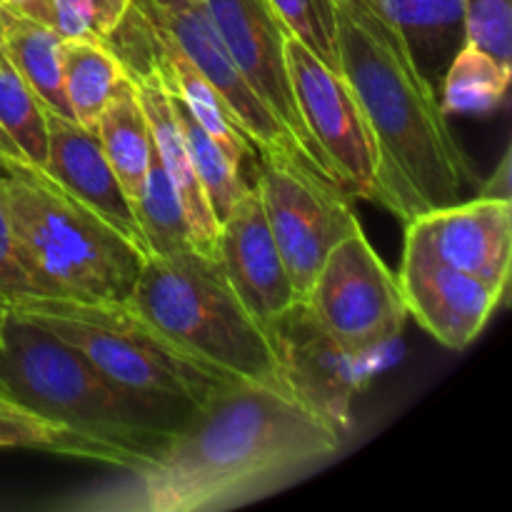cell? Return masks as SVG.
Wrapping results in <instances>:
<instances>
[{
    "mask_svg": "<svg viewBox=\"0 0 512 512\" xmlns=\"http://www.w3.org/2000/svg\"><path fill=\"white\" fill-rule=\"evenodd\" d=\"M340 443L343 438L285 388L240 380L205 403L155 463L133 473V483L95 505L148 512L213 508L330 458Z\"/></svg>",
    "mask_w": 512,
    "mask_h": 512,
    "instance_id": "1",
    "label": "cell"
},
{
    "mask_svg": "<svg viewBox=\"0 0 512 512\" xmlns=\"http://www.w3.org/2000/svg\"><path fill=\"white\" fill-rule=\"evenodd\" d=\"M338 58L378 143L380 205L388 213L410 223L428 210L458 203L478 185L438 93L408 60L340 8Z\"/></svg>",
    "mask_w": 512,
    "mask_h": 512,
    "instance_id": "2",
    "label": "cell"
},
{
    "mask_svg": "<svg viewBox=\"0 0 512 512\" xmlns=\"http://www.w3.org/2000/svg\"><path fill=\"white\" fill-rule=\"evenodd\" d=\"M0 393L55 423L130 450L148 465L200 413V405L150 400L120 388L73 345L8 308L0 325Z\"/></svg>",
    "mask_w": 512,
    "mask_h": 512,
    "instance_id": "3",
    "label": "cell"
},
{
    "mask_svg": "<svg viewBox=\"0 0 512 512\" xmlns=\"http://www.w3.org/2000/svg\"><path fill=\"white\" fill-rule=\"evenodd\" d=\"M0 200L33 295L130 298L148 255L43 168L0 160Z\"/></svg>",
    "mask_w": 512,
    "mask_h": 512,
    "instance_id": "4",
    "label": "cell"
},
{
    "mask_svg": "<svg viewBox=\"0 0 512 512\" xmlns=\"http://www.w3.org/2000/svg\"><path fill=\"white\" fill-rule=\"evenodd\" d=\"M128 305L210 368L245 383L283 388L268 333L210 255H148Z\"/></svg>",
    "mask_w": 512,
    "mask_h": 512,
    "instance_id": "5",
    "label": "cell"
},
{
    "mask_svg": "<svg viewBox=\"0 0 512 512\" xmlns=\"http://www.w3.org/2000/svg\"><path fill=\"white\" fill-rule=\"evenodd\" d=\"M73 345L98 373L150 400L200 405L240 380L210 368L155 330L128 300L25 295L3 303Z\"/></svg>",
    "mask_w": 512,
    "mask_h": 512,
    "instance_id": "6",
    "label": "cell"
},
{
    "mask_svg": "<svg viewBox=\"0 0 512 512\" xmlns=\"http://www.w3.org/2000/svg\"><path fill=\"white\" fill-rule=\"evenodd\" d=\"M305 303L355 360L398 340L408 320L398 275L375 253L360 225L333 245Z\"/></svg>",
    "mask_w": 512,
    "mask_h": 512,
    "instance_id": "7",
    "label": "cell"
},
{
    "mask_svg": "<svg viewBox=\"0 0 512 512\" xmlns=\"http://www.w3.org/2000/svg\"><path fill=\"white\" fill-rule=\"evenodd\" d=\"M133 5L218 90L238 128L255 145L260 160L288 165V168L300 170L310 178L335 185L318 168V163L305 153L303 145L293 138V133L280 123V118L268 108V103L255 93L253 85L245 80V75L240 73L238 65L233 63V58L225 50L205 5H190V8H158V5L148 3Z\"/></svg>",
    "mask_w": 512,
    "mask_h": 512,
    "instance_id": "8",
    "label": "cell"
},
{
    "mask_svg": "<svg viewBox=\"0 0 512 512\" xmlns=\"http://www.w3.org/2000/svg\"><path fill=\"white\" fill-rule=\"evenodd\" d=\"M290 80L305 130L348 195L380 205V153L373 128L343 73L288 35Z\"/></svg>",
    "mask_w": 512,
    "mask_h": 512,
    "instance_id": "9",
    "label": "cell"
},
{
    "mask_svg": "<svg viewBox=\"0 0 512 512\" xmlns=\"http://www.w3.org/2000/svg\"><path fill=\"white\" fill-rule=\"evenodd\" d=\"M255 188L295 295L305 300L333 245L360 225L350 195L270 160H260Z\"/></svg>",
    "mask_w": 512,
    "mask_h": 512,
    "instance_id": "10",
    "label": "cell"
},
{
    "mask_svg": "<svg viewBox=\"0 0 512 512\" xmlns=\"http://www.w3.org/2000/svg\"><path fill=\"white\" fill-rule=\"evenodd\" d=\"M283 388L340 438L350 430V403L358 390V363L320 325L305 300L265 325Z\"/></svg>",
    "mask_w": 512,
    "mask_h": 512,
    "instance_id": "11",
    "label": "cell"
},
{
    "mask_svg": "<svg viewBox=\"0 0 512 512\" xmlns=\"http://www.w3.org/2000/svg\"><path fill=\"white\" fill-rule=\"evenodd\" d=\"M203 5L225 50L245 75V80L278 115L280 123L293 133V138L303 145L305 153L318 163V168L340 188L338 175L330 168L300 118L293 80H290L288 53H285L288 30L280 23L273 5L268 0H205Z\"/></svg>",
    "mask_w": 512,
    "mask_h": 512,
    "instance_id": "12",
    "label": "cell"
},
{
    "mask_svg": "<svg viewBox=\"0 0 512 512\" xmlns=\"http://www.w3.org/2000/svg\"><path fill=\"white\" fill-rule=\"evenodd\" d=\"M398 283L408 315L450 350L473 345L505 298L483 280L443 263L413 223H405Z\"/></svg>",
    "mask_w": 512,
    "mask_h": 512,
    "instance_id": "13",
    "label": "cell"
},
{
    "mask_svg": "<svg viewBox=\"0 0 512 512\" xmlns=\"http://www.w3.org/2000/svg\"><path fill=\"white\" fill-rule=\"evenodd\" d=\"M215 260L240 303L263 328L298 300L255 185H248L220 220Z\"/></svg>",
    "mask_w": 512,
    "mask_h": 512,
    "instance_id": "14",
    "label": "cell"
},
{
    "mask_svg": "<svg viewBox=\"0 0 512 512\" xmlns=\"http://www.w3.org/2000/svg\"><path fill=\"white\" fill-rule=\"evenodd\" d=\"M410 223L443 263L508 293L512 263V200L480 198L428 210Z\"/></svg>",
    "mask_w": 512,
    "mask_h": 512,
    "instance_id": "15",
    "label": "cell"
},
{
    "mask_svg": "<svg viewBox=\"0 0 512 512\" xmlns=\"http://www.w3.org/2000/svg\"><path fill=\"white\" fill-rule=\"evenodd\" d=\"M43 170L148 255L133 203L105 158L95 130L83 128L73 118L48 113V160Z\"/></svg>",
    "mask_w": 512,
    "mask_h": 512,
    "instance_id": "16",
    "label": "cell"
},
{
    "mask_svg": "<svg viewBox=\"0 0 512 512\" xmlns=\"http://www.w3.org/2000/svg\"><path fill=\"white\" fill-rule=\"evenodd\" d=\"M158 50L160 45H155L153 55L140 65H135V68L125 70V75L133 80L135 90H138L140 105H143L145 118H148L150 135H153V145L160 155V163H163L165 173L170 175L175 190H178L180 205H183V213L190 225L193 250L215 258L220 223L213 215V208H210L208 198L203 193V185H200L193 163L188 158L183 130H180L178 118H175L168 88H165L163 75H160L158 68Z\"/></svg>",
    "mask_w": 512,
    "mask_h": 512,
    "instance_id": "17",
    "label": "cell"
},
{
    "mask_svg": "<svg viewBox=\"0 0 512 512\" xmlns=\"http://www.w3.org/2000/svg\"><path fill=\"white\" fill-rule=\"evenodd\" d=\"M418 78L440 93L445 73L465 45L463 0H380Z\"/></svg>",
    "mask_w": 512,
    "mask_h": 512,
    "instance_id": "18",
    "label": "cell"
},
{
    "mask_svg": "<svg viewBox=\"0 0 512 512\" xmlns=\"http://www.w3.org/2000/svg\"><path fill=\"white\" fill-rule=\"evenodd\" d=\"M0 448L43 450V453L65 455V458L95 460V463L123 468L128 473L148 468V460H143L140 455L90 438L63 423H55V420L15 403L3 393H0Z\"/></svg>",
    "mask_w": 512,
    "mask_h": 512,
    "instance_id": "19",
    "label": "cell"
},
{
    "mask_svg": "<svg viewBox=\"0 0 512 512\" xmlns=\"http://www.w3.org/2000/svg\"><path fill=\"white\" fill-rule=\"evenodd\" d=\"M155 35H158L160 45L158 68L160 73H163L165 83L178 93V98L183 100L185 108L190 110L195 123H198L200 128L228 153V158L243 170V165L258 155L255 145L245 138V133L238 128V123H235V118L230 115V110L225 108L218 90L208 83V78H205V75L200 73V70L195 68L170 40H165L158 30H155Z\"/></svg>",
    "mask_w": 512,
    "mask_h": 512,
    "instance_id": "20",
    "label": "cell"
},
{
    "mask_svg": "<svg viewBox=\"0 0 512 512\" xmlns=\"http://www.w3.org/2000/svg\"><path fill=\"white\" fill-rule=\"evenodd\" d=\"M103 153L108 163L113 165V173L118 175L125 195L133 203L143 188L145 173H148L150 155H153V135H150L148 118L140 105L138 90L133 80L125 75L115 85L113 95L105 103L95 125Z\"/></svg>",
    "mask_w": 512,
    "mask_h": 512,
    "instance_id": "21",
    "label": "cell"
},
{
    "mask_svg": "<svg viewBox=\"0 0 512 512\" xmlns=\"http://www.w3.org/2000/svg\"><path fill=\"white\" fill-rule=\"evenodd\" d=\"M0 43H3L5 58L38 95L43 108L48 113L73 118L65 103L63 73H60L63 38L55 33V28L10 15V20L0 30Z\"/></svg>",
    "mask_w": 512,
    "mask_h": 512,
    "instance_id": "22",
    "label": "cell"
},
{
    "mask_svg": "<svg viewBox=\"0 0 512 512\" xmlns=\"http://www.w3.org/2000/svg\"><path fill=\"white\" fill-rule=\"evenodd\" d=\"M60 73H63L65 103L73 120L83 128L95 130L115 85L125 78L120 60L103 43L63 40Z\"/></svg>",
    "mask_w": 512,
    "mask_h": 512,
    "instance_id": "23",
    "label": "cell"
},
{
    "mask_svg": "<svg viewBox=\"0 0 512 512\" xmlns=\"http://www.w3.org/2000/svg\"><path fill=\"white\" fill-rule=\"evenodd\" d=\"M512 78V65L500 63L485 50L465 43L450 63L440 85L445 115H488L503 105Z\"/></svg>",
    "mask_w": 512,
    "mask_h": 512,
    "instance_id": "24",
    "label": "cell"
},
{
    "mask_svg": "<svg viewBox=\"0 0 512 512\" xmlns=\"http://www.w3.org/2000/svg\"><path fill=\"white\" fill-rule=\"evenodd\" d=\"M135 220H138L140 235L148 248V255H178L193 250L190 225L180 205L178 190L173 180L165 173L160 155L153 145L148 173H145L143 188L133 200Z\"/></svg>",
    "mask_w": 512,
    "mask_h": 512,
    "instance_id": "25",
    "label": "cell"
},
{
    "mask_svg": "<svg viewBox=\"0 0 512 512\" xmlns=\"http://www.w3.org/2000/svg\"><path fill=\"white\" fill-rule=\"evenodd\" d=\"M165 88H168L170 105H173V113L175 118H178L180 130H183V140L185 148H188L190 163H193L195 175H198L200 185H203L205 198H208L213 215L220 223V220L230 213V208L238 203L240 195L248 190L243 170H240L238 165L228 158V153H225V150L220 148L198 123H195V118L190 115V110L185 108L183 100L178 98V93H175L168 83H165Z\"/></svg>",
    "mask_w": 512,
    "mask_h": 512,
    "instance_id": "26",
    "label": "cell"
},
{
    "mask_svg": "<svg viewBox=\"0 0 512 512\" xmlns=\"http://www.w3.org/2000/svg\"><path fill=\"white\" fill-rule=\"evenodd\" d=\"M0 130L8 135L20 158L45 168L48 110L5 55L0 58Z\"/></svg>",
    "mask_w": 512,
    "mask_h": 512,
    "instance_id": "27",
    "label": "cell"
},
{
    "mask_svg": "<svg viewBox=\"0 0 512 512\" xmlns=\"http://www.w3.org/2000/svg\"><path fill=\"white\" fill-rule=\"evenodd\" d=\"M288 35L305 45L315 58L340 70L338 3L335 0H268Z\"/></svg>",
    "mask_w": 512,
    "mask_h": 512,
    "instance_id": "28",
    "label": "cell"
},
{
    "mask_svg": "<svg viewBox=\"0 0 512 512\" xmlns=\"http://www.w3.org/2000/svg\"><path fill=\"white\" fill-rule=\"evenodd\" d=\"M128 8L130 0H53V28L63 40L105 43Z\"/></svg>",
    "mask_w": 512,
    "mask_h": 512,
    "instance_id": "29",
    "label": "cell"
},
{
    "mask_svg": "<svg viewBox=\"0 0 512 512\" xmlns=\"http://www.w3.org/2000/svg\"><path fill=\"white\" fill-rule=\"evenodd\" d=\"M465 43L512 65V0H463Z\"/></svg>",
    "mask_w": 512,
    "mask_h": 512,
    "instance_id": "30",
    "label": "cell"
},
{
    "mask_svg": "<svg viewBox=\"0 0 512 512\" xmlns=\"http://www.w3.org/2000/svg\"><path fill=\"white\" fill-rule=\"evenodd\" d=\"M25 295H33V285L20 263L13 228H10L8 213L0 200V298L3 303H10V300L25 298Z\"/></svg>",
    "mask_w": 512,
    "mask_h": 512,
    "instance_id": "31",
    "label": "cell"
},
{
    "mask_svg": "<svg viewBox=\"0 0 512 512\" xmlns=\"http://www.w3.org/2000/svg\"><path fill=\"white\" fill-rule=\"evenodd\" d=\"M335 3H338V8L345 10L350 18L358 20L360 25H365V28H368L370 33L375 35V38L383 40V43L388 45L393 53H398L400 58H405L410 63V58H408V53H405L403 43H400L398 33H395V30L388 25V20L383 18V10H380V0H335ZM410 65H413V63H410Z\"/></svg>",
    "mask_w": 512,
    "mask_h": 512,
    "instance_id": "32",
    "label": "cell"
},
{
    "mask_svg": "<svg viewBox=\"0 0 512 512\" xmlns=\"http://www.w3.org/2000/svg\"><path fill=\"white\" fill-rule=\"evenodd\" d=\"M0 8L15 18H28L35 23L50 25V28L55 25L53 0H0Z\"/></svg>",
    "mask_w": 512,
    "mask_h": 512,
    "instance_id": "33",
    "label": "cell"
},
{
    "mask_svg": "<svg viewBox=\"0 0 512 512\" xmlns=\"http://www.w3.org/2000/svg\"><path fill=\"white\" fill-rule=\"evenodd\" d=\"M480 195L485 198H500V200H510V155H505L503 163H500L498 173L493 175L488 185H483Z\"/></svg>",
    "mask_w": 512,
    "mask_h": 512,
    "instance_id": "34",
    "label": "cell"
},
{
    "mask_svg": "<svg viewBox=\"0 0 512 512\" xmlns=\"http://www.w3.org/2000/svg\"><path fill=\"white\" fill-rule=\"evenodd\" d=\"M130 3H148L158 8H190V5H203L205 0H130Z\"/></svg>",
    "mask_w": 512,
    "mask_h": 512,
    "instance_id": "35",
    "label": "cell"
},
{
    "mask_svg": "<svg viewBox=\"0 0 512 512\" xmlns=\"http://www.w3.org/2000/svg\"><path fill=\"white\" fill-rule=\"evenodd\" d=\"M5 158H20V153L15 150V145L10 143L8 135L0 130V160H5Z\"/></svg>",
    "mask_w": 512,
    "mask_h": 512,
    "instance_id": "36",
    "label": "cell"
},
{
    "mask_svg": "<svg viewBox=\"0 0 512 512\" xmlns=\"http://www.w3.org/2000/svg\"><path fill=\"white\" fill-rule=\"evenodd\" d=\"M8 20H10V13H5V10L0 8V30H3V25L8 23Z\"/></svg>",
    "mask_w": 512,
    "mask_h": 512,
    "instance_id": "37",
    "label": "cell"
},
{
    "mask_svg": "<svg viewBox=\"0 0 512 512\" xmlns=\"http://www.w3.org/2000/svg\"><path fill=\"white\" fill-rule=\"evenodd\" d=\"M3 315H5V308H3V298H0V325H3Z\"/></svg>",
    "mask_w": 512,
    "mask_h": 512,
    "instance_id": "38",
    "label": "cell"
},
{
    "mask_svg": "<svg viewBox=\"0 0 512 512\" xmlns=\"http://www.w3.org/2000/svg\"><path fill=\"white\" fill-rule=\"evenodd\" d=\"M3 55H5V53H3V43H0V58H3Z\"/></svg>",
    "mask_w": 512,
    "mask_h": 512,
    "instance_id": "39",
    "label": "cell"
}]
</instances>
